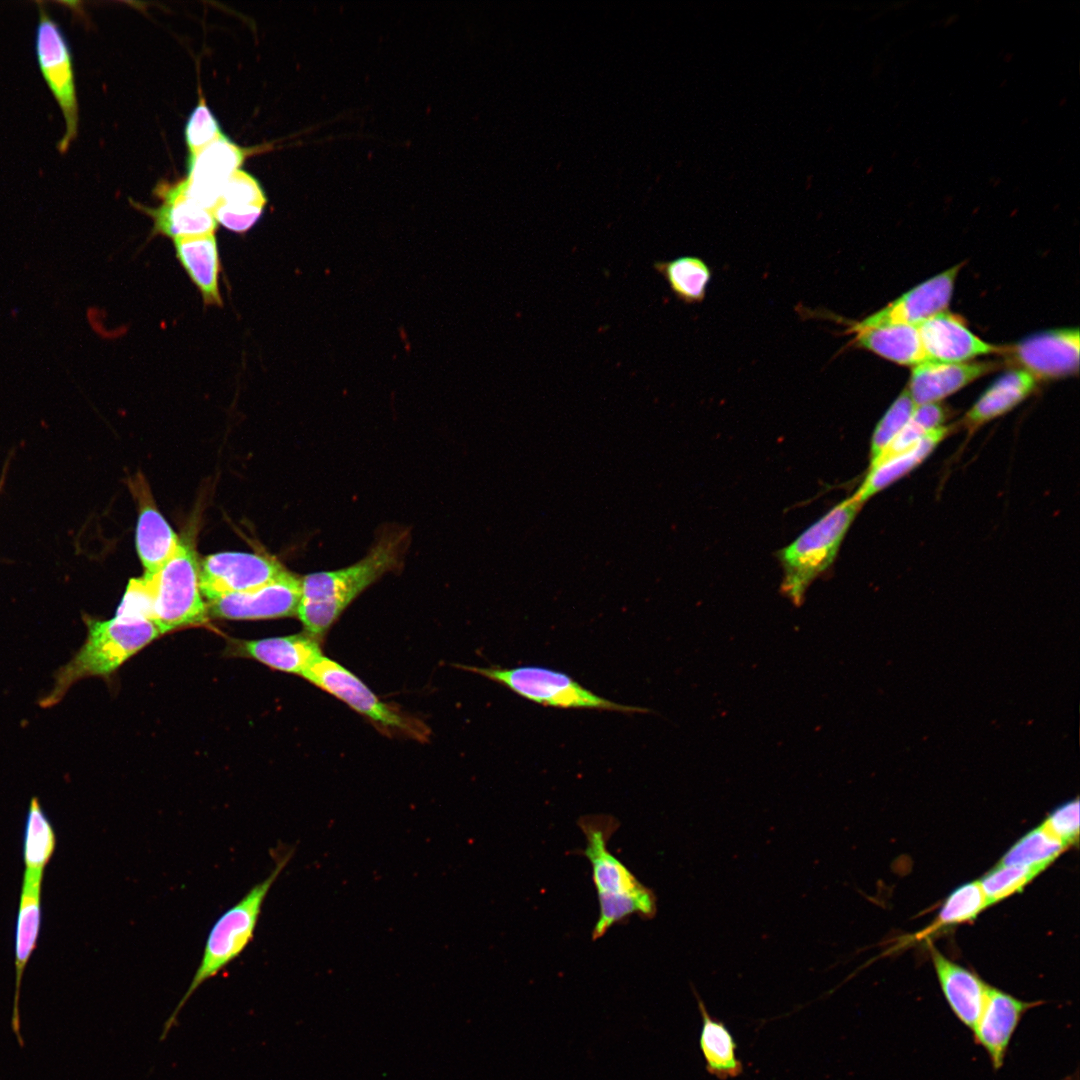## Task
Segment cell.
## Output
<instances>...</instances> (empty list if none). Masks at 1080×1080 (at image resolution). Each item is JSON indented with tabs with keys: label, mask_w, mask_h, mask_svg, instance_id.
Masks as SVG:
<instances>
[{
	"label": "cell",
	"mask_w": 1080,
	"mask_h": 1080,
	"mask_svg": "<svg viewBox=\"0 0 1080 1080\" xmlns=\"http://www.w3.org/2000/svg\"><path fill=\"white\" fill-rule=\"evenodd\" d=\"M996 368L992 362L923 363L913 367L906 389L916 406L938 403Z\"/></svg>",
	"instance_id": "obj_19"
},
{
	"label": "cell",
	"mask_w": 1080,
	"mask_h": 1080,
	"mask_svg": "<svg viewBox=\"0 0 1080 1080\" xmlns=\"http://www.w3.org/2000/svg\"><path fill=\"white\" fill-rule=\"evenodd\" d=\"M408 540L407 529L387 528L357 562L303 576L297 617L305 633L322 640L353 600L383 575L400 568Z\"/></svg>",
	"instance_id": "obj_1"
},
{
	"label": "cell",
	"mask_w": 1080,
	"mask_h": 1080,
	"mask_svg": "<svg viewBox=\"0 0 1080 1080\" xmlns=\"http://www.w3.org/2000/svg\"><path fill=\"white\" fill-rule=\"evenodd\" d=\"M957 19H958V16H957V15H951V16H949V17H948V18L946 19V22H945V27H947V26L951 25L952 23H954V22H955V21H956Z\"/></svg>",
	"instance_id": "obj_37"
},
{
	"label": "cell",
	"mask_w": 1080,
	"mask_h": 1080,
	"mask_svg": "<svg viewBox=\"0 0 1080 1080\" xmlns=\"http://www.w3.org/2000/svg\"><path fill=\"white\" fill-rule=\"evenodd\" d=\"M150 600V619L160 634L199 625L208 609L199 582V563L193 549L181 544L159 570L142 576Z\"/></svg>",
	"instance_id": "obj_6"
},
{
	"label": "cell",
	"mask_w": 1080,
	"mask_h": 1080,
	"mask_svg": "<svg viewBox=\"0 0 1080 1080\" xmlns=\"http://www.w3.org/2000/svg\"><path fill=\"white\" fill-rule=\"evenodd\" d=\"M1037 381L1025 371L1012 369L999 377L974 403L963 417L969 430L1002 416L1027 398Z\"/></svg>",
	"instance_id": "obj_25"
},
{
	"label": "cell",
	"mask_w": 1080,
	"mask_h": 1080,
	"mask_svg": "<svg viewBox=\"0 0 1080 1080\" xmlns=\"http://www.w3.org/2000/svg\"><path fill=\"white\" fill-rule=\"evenodd\" d=\"M1039 873L1036 869L999 863L979 881L987 905L1022 891Z\"/></svg>",
	"instance_id": "obj_33"
},
{
	"label": "cell",
	"mask_w": 1080,
	"mask_h": 1080,
	"mask_svg": "<svg viewBox=\"0 0 1080 1080\" xmlns=\"http://www.w3.org/2000/svg\"><path fill=\"white\" fill-rule=\"evenodd\" d=\"M56 846V836L37 798L30 801L23 842L24 873L43 875Z\"/></svg>",
	"instance_id": "obj_29"
},
{
	"label": "cell",
	"mask_w": 1080,
	"mask_h": 1080,
	"mask_svg": "<svg viewBox=\"0 0 1080 1080\" xmlns=\"http://www.w3.org/2000/svg\"><path fill=\"white\" fill-rule=\"evenodd\" d=\"M1079 339L1077 328L1054 329L1000 347L998 353L1036 381L1058 379L1078 372Z\"/></svg>",
	"instance_id": "obj_10"
},
{
	"label": "cell",
	"mask_w": 1080,
	"mask_h": 1080,
	"mask_svg": "<svg viewBox=\"0 0 1080 1080\" xmlns=\"http://www.w3.org/2000/svg\"><path fill=\"white\" fill-rule=\"evenodd\" d=\"M245 151L224 135L189 159L187 194L212 212L222 189L239 170Z\"/></svg>",
	"instance_id": "obj_16"
},
{
	"label": "cell",
	"mask_w": 1080,
	"mask_h": 1080,
	"mask_svg": "<svg viewBox=\"0 0 1080 1080\" xmlns=\"http://www.w3.org/2000/svg\"><path fill=\"white\" fill-rule=\"evenodd\" d=\"M1067 847L1042 825L1020 838L1003 856L1000 864L1045 870Z\"/></svg>",
	"instance_id": "obj_30"
},
{
	"label": "cell",
	"mask_w": 1080,
	"mask_h": 1080,
	"mask_svg": "<svg viewBox=\"0 0 1080 1080\" xmlns=\"http://www.w3.org/2000/svg\"><path fill=\"white\" fill-rule=\"evenodd\" d=\"M861 507L853 496L844 499L777 552L782 592L794 603H801L811 582L832 564Z\"/></svg>",
	"instance_id": "obj_5"
},
{
	"label": "cell",
	"mask_w": 1080,
	"mask_h": 1080,
	"mask_svg": "<svg viewBox=\"0 0 1080 1080\" xmlns=\"http://www.w3.org/2000/svg\"><path fill=\"white\" fill-rule=\"evenodd\" d=\"M1006 83H1007V80H1004L1003 83L1000 86L1003 87Z\"/></svg>",
	"instance_id": "obj_40"
},
{
	"label": "cell",
	"mask_w": 1080,
	"mask_h": 1080,
	"mask_svg": "<svg viewBox=\"0 0 1080 1080\" xmlns=\"http://www.w3.org/2000/svg\"><path fill=\"white\" fill-rule=\"evenodd\" d=\"M698 1007L702 1018L699 1046L706 1070L721 1080L739 1076L743 1065L736 1055L737 1045L732 1034L722 1021L708 1013L699 997Z\"/></svg>",
	"instance_id": "obj_27"
},
{
	"label": "cell",
	"mask_w": 1080,
	"mask_h": 1080,
	"mask_svg": "<svg viewBox=\"0 0 1080 1080\" xmlns=\"http://www.w3.org/2000/svg\"><path fill=\"white\" fill-rule=\"evenodd\" d=\"M577 824L586 838L583 853L592 867L599 903L592 939L602 938L612 926L632 915L652 919L657 912L655 893L609 850V840L619 828V821L611 815H586Z\"/></svg>",
	"instance_id": "obj_2"
},
{
	"label": "cell",
	"mask_w": 1080,
	"mask_h": 1080,
	"mask_svg": "<svg viewBox=\"0 0 1080 1080\" xmlns=\"http://www.w3.org/2000/svg\"><path fill=\"white\" fill-rule=\"evenodd\" d=\"M181 541L151 504L142 503L136 530V547L145 574L159 570L177 552Z\"/></svg>",
	"instance_id": "obj_26"
},
{
	"label": "cell",
	"mask_w": 1080,
	"mask_h": 1080,
	"mask_svg": "<svg viewBox=\"0 0 1080 1080\" xmlns=\"http://www.w3.org/2000/svg\"><path fill=\"white\" fill-rule=\"evenodd\" d=\"M1012 58H1013V54H1012V53L1006 54V55L1004 56V61H1005V62H1010Z\"/></svg>",
	"instance_id": "obj_39"
},
{
	"label": "cell",
	"mask_w": 1080,
	"mask_h": 1080,
	"mask_svg": "<svg viewBox=\"0 0 1080 1080\" xmlns=\"http://www.w3.org/2000/svg\"><path fill=\"white\" fill-rule=\"evenodd\" d=\"M463 669L501 684L536 704L563 708L647 713L646 708L623 705L601 697L568 674L547 667L522 665L512 668L462 666Z\"/></svg>",
	"instance_id": "obj_7"
},
{
	"label": "cell",
	"mask_w": 1080,
	"mask_h": 1080,
	"mask_svg": "<svg viewBox=\"0 0 1080 1080\" xmlns=\"http://www.w3.org/2000/svg\"><path fill=\"white\" fill-rule=\"evenodd\" d=\"M42 875L24 873L15 938V992L11 1016V1028L21 1048L24 1038L21 1034L19 1011L20 987L27 963L33 953L41 926V884Z\"/></svg>",
	"instance_id": "obj_18"
},
{
	"label": "cell",
	"mask_w": 1080,
	"mask_h": 1080,
	"mask_svg": "<svg viewBox=\"0 0 1080 1080\" xmlns=\"http://www.w3.org/2000/svg\"><path fill=\"white\" fill-rule=\"evenodd\" d=\"M916 327L925 363L965 362L998 353L1000 349L978 338L958 316L948 311L936 314Z\"/></svg>",
	"instance_id": "obj_15"
},
{
	"label": "cell",
	"mask_w": 1080,
	"mask_h": 1080,
	"mask_svg": "<svg viewBox=\"0 0 1080 1080\" xmlns=\"http://www.w3.org/2000/svg\"><path fill=\"white\" fill-rule=\"evenodd\" d=\"M219 124L201 97L191 113L186 127L185 140L190 158L222 136Z\"/></svg>",
	"instance_id": "obj_35"
},
{
	"label": "cell",
	"mask_w": 1080,
	"mask_h": 1080,
	"mask_svg": "<svg viewBox=\"0 0 1080 1080\" xmlns=\"http://www.w3.org/2000/svg\"><path fill=\"white\" fill-rule=\"evenodd\" d=\"M176 257L200 291L206 305H222L219 291L220 262L214 233L173 240Z\"/></svg>",
	"instance_id": "obj_23"
},
{
	"label": "cell",
	"mask_w": 1080,
	"mask_h": 1080,
	"mask_svg": "<svg viewBox=\"0 0 1080 1080\" xmlns=\"http://www.w3.org/2000/svg\"><path fill=\"white\" fill-rule=\"evenodd\" d=\"M1066 103H1067V98H1066V97L1064 96V97H1062V98L1060 99V101H1059V106H1060V107H1063V106H1065V105H1066Z\"/></svg>",
	"instance_id": "obj_38"
},
{
	"label": "cell",
	"mask_w": 1080,
	"mask_h": 1080,
	"mask_svg": "<svg viewBox=\"0 0 1080 1080\" xmlns=\"http://www.w3.org/2000/svg\"><path fill=\"white\" fill-rule=\"evenodd\" d=\"M38 22L35 31V54L41 75L56 100L65 122V132L57 144L65 153L78 130L73 56L61 26L50 15L43 2H36Z\"/></svg>",
	"instance_id": "obj_9"
},
{
	"label": "cell",
	"mask_w": 1080,
	"mask_h": 1080,
	"mask_svg": "<svg viewBox=\"0 0 1080 1080\" xmlns=\"http://www.w3.org/2000/svg\"><path fill=\"white\" fill-rule=\"evenodd\" d=\"M959 269L956 265L924 281L856 323L863 327L914 325L947 311Z\"/></svg>",
	"instance_id": "obj_13"
},
{
	"label": "cell",
	"mask_w": 1080,
	"mask_h": 1080,
	"mask_svg": "<svg viewBox=\"0 0 1080 1080\" xmlns=\"http://www.w3.org/2000/svg\"><path fill=\"white\" fill-rule=\"evenodd\" d=\"M1066 847L1077 843L1079 836V800H1070L1054 809L1041 824Z\"/></svg>",
	"instance_id": "obj_36"
},
{
	"label": "cell",
	"mask_w": 1080,
	"mask_h": 1080,
	"mask_svg": "<svg viewBox=\"0 0 1080 1080\" xmlns=\"http://www.w3.org/2000/svg\"><path fill=\"white\" fill-rule=\"evenodd\" d=\"M302 577L286 570L258 588L206 601L208 615L232 620L273 619L297 615Z\"/></svg>",
	"instance_id": "obj_12"
},
{
	"label": "cell",
	"mask_w": 1080,
	"mask_h": 1080,
	"mask_svg": "<svg viewBox=\"0 0 1080 1080\" xmlns=\"http://www.w3.org/2000/svg\"><path fill=\"white\" fill-rule=\"evenodd\" d=\"M241 650L245 655L273 669L301 677H304L322 656L320 641L305 632L246 641Z\"/></svg>",
	"instance_id": "obj_21"
},
{
	"label": "cell",
	"mask_w": 1080,
	"mask_h": 1080,
	"mask_svg": "<svg viewBox=\"0 0 1080 1080\" xmlns=\"http://www.w3.org/2000/svg\"><path fill=\"white\" fill-rule=\"evenodd\" d=\"M265 203L266 197L257 180L237 170L222 189L212 214L217 223L242 233L259 219Z\"/></svg>",
	"instance_id": "obj_22"
},
{
	"label": "cell",
	"mask_w": 1080,
	"mask_h": 1080,
	"mask_svg": "<svg viewBox=\"0 0 1080 1080\" xmlns=\"http://www.w3.org/2000/svg\"><path fill=\"white\" fill-rule=\"evenodd\" d=\"M916 407L908 390L905 388L874 429L870 446V462L875 460L902 430Z\"/></svg>",
	"instance_id": "obj_34"
},
{
	"label": "cell",
	"mask_w": 1080,
	"mask_h": 1080,
	"mask_svg": "<svg viewBox=\"0 0 1080 1080\" xmlns=\"http://www.w3.org/2000/svg\"><path fill=\"white\" fill-rule=\"evenodd\" d=\"M161 204L155 208L139 206L153 220V233L172 238L214 233L217 221L208 209L193 200L186 191V181L162 185L156 191Z\"/></svg>",
	"instance_id": "obj_17"
},
{
	"label": "cell",
	"mask_w": 1080,
	"mask_h": 1080,
	"mask_svg": "<svg viewBox=\"0 0 1080 1080\" xmlns=\"http://www.w3.org/2000/svg\"><path fill=\"white\" fill-rule=\"evenodd\" d=\"M949 433L948 426L936 428L908 450L870 466L863 482L852 496L863 505L870 497L919 466Z\"/></svg>",
	"instance_id": "obj_24"
},
{
	"label": "cell",
	"mask_w": 1080,
	"mask_h": 1080,
	"mask_svg": "<svg viewBox=\"0 0 1080 1080\" xmlns=\"http://www.w3.org/2000/svg\"><path fill=\"white\" fill-rule=\"evenodd\" d=\"M1042 1002H1029L988 985L981 1013L972 1028L974 1040L995 1070L1002 1067L1011 1039L1025 1013Z\"/></svg>",
	"instance_id": "obj_14"
},
{
	"label": "cell",
	"mask_w": 1080,
	"mask_h": 1080,
	"mask_svg": "<svg viewBox=\"0 0 1080 1080\" xmlns=\"http://www.w3.org/2000/svg\"><path fill=\"white\" fill-rule=\"evenodd\" d=\"M293 849L276 862L268 877L255 884L236 904L226 910L212 926L193 979L164 1024L161 1039L177 1023V1018L189 998L207 980L215 977L237 959L254 937L264 900L273 883L293 855Z\"/></svg>",
	"instance_id": "obj_4"
},
{
	"label": "cell",
	"mask_w": 1080,
	"mask_h": 1080,
	"mask_svg": "<svg viewBox=\"0 0 1080 1080\" xmlns=\"http://www.w3.org/2000/svg\"><path fill=\"white\" fill-rule=\"evenodd\" d=\"M287 569L275 558L246 552H220L199 563V582L206 601L258 588Z\"/></svg>",
	"instance_id": "obj_11"
},
{
	"label": "cell",
	"mask_w": 1080,
	"mask_h": 1080,
	"mask_svg": "<svg viewBox=\"0 0 1080 1080\" xmlns=\"http://www.w3.org/2000/svg\"><path fill=\"white\" fill-rule=\"evenodd\" d=\"M654 267L678 299L689 304L703 301L711 271L702 259L682 256L671 261L656 262Z\"/></svg>",
	"instance_id": "obj_28"
},
{
	"label": "cell",
	"mask_w": 1080,
	"mask_h": 1080,
	"mask_svg": "<svg viewBox=\"0 0 1080 1080\" xmlns=\"http://www.w3.org/2000/svg\"><path fill=\"white\" fill-rule=\"evenodd\" d=\"M987 906L979 881L965 883L957 887L946 898L935 921L920 932L916 938H927L948 926L974 920Z\"/></svg>",
	"instance_id": "obj_31"
},
{
	"label": "cell",
	"mask_w": 1080,
	"mask_h": 1080,
	"mask_svg": "<svg viewBox=\"0 0 1080 1080\" xmlns=\"http://www.w3.org/2000/svg\"><path fill=\"white\" fill-rule=\"evenodd\" d=\"M346 703L384 732L423 741L428 727L399 709L382 702L357 676L338 662L322 655L303 677Z\"/></svg>",
	"instance_id": "obj_8"
},
{
	"label": "cell",
	"mask_w": 1080,
	"mask_h": 1080,
	"mask_svg": "<svg viewBox=\"0 0 1080 1080\" xmlns=\"http://www.w3.org/2000/svg\"><path fill=\"white\" fill-rule=\"evenodd\" d=\"M85 643L55 677L52 690L42 698V707L57 704L78 680L90 676L108 677L140 651L160 632L146 613L121 602L109 620L86 618Z\"/></svg>",
	"instance_id": "obj_3"
},
{
	"label": "cell",
	"mask_w": 1080,
	"mask_h": 1080,
	"mask_svg": "<svg viewBox=\"0 0 1080 1080\" xmlns=\"http://www.w3.org/2000/svg\"><path fill=\"white\" fill-rule=\"evenodd\" d=\"M931 960L943 995L955 1017L972 1030L984 1004L988 984L976 973L943 956L929 946Z\"/></svg>",
	"instance_id": "obj_20"
},
{
	"label": "cell",
	"mask_w": 1080,
	"mask_h": 1080,
	"mask_svg": "<svg viewBox=\"0 0 1080 1080\" xmlns=\"http://www.w3.org/2000/svg\"><path fill=\"white\" fill-rule=\"evenodd\" d=\"M1 485H2V482H1V484H0V488H1Z\"/></svg>",
	"instance_id": "obj_41"
},
{
	"label": "cell",
	"mask_w": 1080,
	"mask_h": 1080,
	"mask_svg": "<svg viewBox=\"0 0 1080 1080\" xmlns=\"http://www.w3.org/2000/svg\"><path fill=\"white\" fill-rule=\"evenodd\" d=\"M946 411L938 403L919 405L909 421L870 466L913 447L928 432L944 426Z\"/></svg>",
	"instance_id": "obj_32"
}]
</instances>
